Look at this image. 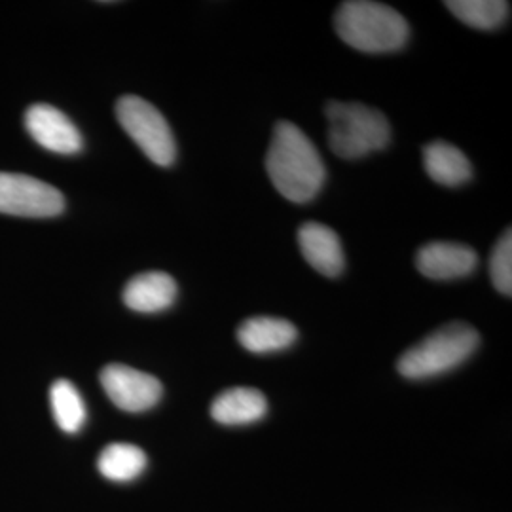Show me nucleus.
<instances>
[{
    "label": "nucleus",
    "instance_id": "f257e3e1",
    "mask_svg": "<svg viewBox=\"0 0 512 512\" xmlns=\"http://www.w3.org/2000/svg\"><path fill=\"white\" fill-rule=\"evenodd\" d=\"M266 171L275 190L293 203H308L321 192L325 165L319 150L291 122H279L266 154Z\"/></svg>",
    "mask_w": 512,
    "mask_h": 512
},
{
    "label": "nucleus",
    "instance_id": "f03ea898",
    "mask_svg": "<svg viewBox=\"0 0 512 512\" xmlns=\"http://www.w3.org/2000/svg\"><path fill=\"white\" fill-rule=\"evenodd\" d=\"M334 29L348 46L365 54L397 52L410 37L408 21L395 8L370 0L340 4Z\"/></svg>",
    "mask_w": 512,
    "mask_h": 512
},
{
    "label": "nucleus",
    "instance_id": "7ed1b4c3",
    "mask_svg": "<svg viewBox=\"0 0 512 512\" xmlns=\"http://www.w3.org/2000/svg\"><path fill=\"white\" fill-rule=\"evenodd\" d=\"M325 114L330 150L344 160L365 158L384 150L391 141V126L380 110L361 103L330 101Z\"/></svg>",
    "mask_w": 512,
    "mask_h": 512
},
{
    "label": "nucleus",
    "instance_id": "20e7f679",
    "mask_svg": "<svg viewBox=\"0 0 512 512\" xmlns=\"http://www.w3.org/2000/svg\"><path fill=\"white\" fill-rule=\"evenodd\" d=\"M478 332L467 323H450L408 349L397 368L408 380H427L454 370L478 348Z\"/></svg>",
    "mask_w": 512,
    "mask_h": 512
},
{
    "label": "nucleus",
    "instance_id": "39448f33",
    "mask_svg": "<svg viewBox=\"0 0 512 512\" xmlns=\"http://www.w3.org/2000/svg\"><path fill=\"white\" fill-rule=\"evenodd\" d=\"M116 118L120 126L156 165L173 164L177 145L164 114L137 95H124L116 103Z\"/></svg>",
    "mask_w": 512,
    "mask_h": 512
},
{
    "label": "nucleus",
    "instance_id": "423d86ee",
    "mask_svg": "<svg viewBox=\"0 0 512 512\" xmlns=\"http://www.w3.org/2000/svg\"><path fill=\"white\" fill-rule=\"evenodd\" d=\"M65 209L63 194L52 184L21 173H0V213L48 219Z\"/></svg>",
    "mask_w": 512,
    "mask_h": 512
},
{
    "label": "nucleus",
    "instance_id": "0eeeda50",
    "mask_svg": "<svg viewBox=\"0 0 512 512\" xmlns=\"http://www.w3.org/2000/svg\"><path fill=\"white\" fill-rule=\"evenodd\" d=\"M101 385L120 410L139 414L160 403L164 387L147 372L126 365H109L101 372Z\"/></svg>",
    "mask_w": 512,
    "mask_h": 512
},
{
    "label": "nucleus",
    "instance_id": "6e6552de",
    "mask_svg": "<svg viewBox=\"0 0 512 512\" xmlns=\"http://www.w3.org/2000/svg\"><path fill=\"white\" fill-rule=\"evenodd\" d=\"M25 128L40 147L71 156L84 147L82 135L73 122L52 105L37 103L25 112Z\"/></svg>",
    "mask_w": 512,
    "mask_h": 512
},
{
    "label": "nucleus",
    "instance_id": "1a4fd4ad",
    "mask_svg": "<svg viewBox=\"0 0 512 512\" xmlns=\"http://www.w3.org/2000/svg\"><path fill=\"white\" fill-rule=\"evenodd\" d=\"M478 256L475 251L461 243L435 241L421 247L416 255V268L429 279H459L475 272Z\"/></svg>",
    "mask_w": 512,
    "mask_h": 512
},
{
    "label": "nucleus",
    "instance_id": "9d476101",
    "mask_svg": "<svg viewBox=\"0 0 512 512\" xmlns=\"http://www.w3.org/2000/svg\"><path fill=\"white\" fill-rule=\"evenodd\" d=\"M298 243L311 268L327 277H338L344 272L346 258L342 243L334 230L321 222H306L298 230Z\"/></svg>",
    "mask_w": 512,
    "mask_h": 512
},
{
    "label": "nucleus",
    "instance_id": "9b49d317",
    "mask_svg": "<svg viewBox=\"0 0 512 512\" xmlns=\"http://www.w3.org/2000/svg\"><path fill=\"white\" fill-rule=\"evenodd\" d=\"M177 298L175 279L164 272L135 275L124 289V304L139 313L164 311Z\"/></svg>",
    "mask_w": 512,
    "mask_h": 512
},
{
    "label": "nucleus",
    "instance_id": "f8f14e48",
    "mask_svg": "<svg viewBox=\"0 0 512 512\" xmlns=\"http://www.w3.org/2000/svg\"><path fill=\"white\" fill-rule=\"evenodd\" d=\"M298 332L293 323L279 317H253L241 323L238 329L239 344L251 353H274L291 348Z\"/></svg>",
    "mask_w": 512,
    "mask_h": 512
},
{
    "label": "nucleus",
    "instance_id": "ddd939ff",
    "mask_svg": "<svg viewBox=\"0 0 512 512\" xmlns=\"http://www.w3.org/2000/svg\"><path fill=\"white\" fill-rule=\"evenodd\" d=\"M268 412L266 397L253 387H232L211 404L213 420L222 425H247L262 420Z\"/></svg>",
    "mask_w": 512,
    "mask_h": 512
},
{
    "label": "nucleus",
    "instance_id": "4468645a",
    "mask_svg": "<svg viewBox=\"0 0 512 512\" xmlns=\"http://www.w3.org/2000/svg\"><path fill=\"white\" fill-rule=\"evenodd\" d=\"M423 165L435 183L450 188L469 183L473 177V165L469 158L459 148L444 141L423 148Z\"/></svg>",
    "mask_w": 512,
    "mask_h": 512
},
{
    "label": "nucleus",
    "instance_id": "2eb2a0df",
    "mask_svg": "<svg viewBox=\"0 0 512 512\" xmlns=\"http://www.w3.org/2000/svg\"><path fill=\"white\" fill-rule=\"evenodd\" d=\"M147 456L133 444H109L97 459L99 473L112 482H129L143 475L147 469Z\"/></svg>",
    "mask_w": 512,
    "mask_h": 512
},
{
    "label": "nucleus",
    "instance_id": "dca6fc26",
    "mask_svg": "<svg viewBox=\"0 0 512 512\" xmlns=\"http://www.w3.org/2000/svg\"><path fill=\"white\" fill-rule=\"evenodd\" d=\"M50 404L54 412V420L61 431L74 435L78 433L88 420L86 404L78 389L67 380H57L50 389Z\"/></svg>",
    "mask_w": 512,
    "mask_h": 512
},
{
    "label": "nucleus",
    "instance_id": "f3484780",
    "mask_svg": "<svg viewBox=\"0 0 512 512\" xmlns=\"http://www.w3.org/2000/svg\"><path fill=\"white\" fill-rule=\"evenodd\" d=\"M446 8L465 25L480 31H490L505 23L511 4L503 0H448Z\"/></svg>",
    "mask_w": 512,
    "mask_h": 512
},
{
    "label": "nucleus",
    "instance_id": "a211bd4d",
    "mask_svg": "<svg viewBox=\"0 0 512 512\" xmlns=\"http://www.w3.org/2000/svg\"><path fill=\"white\" fill-rule=\"evenodd\" d=\"M490 275L495 289L505 296L512 294V238L507 230L495 245L490 258Z\"/></svg>",
    "mask_w": 512,
    "mask_h": 512
}]
</instances>
